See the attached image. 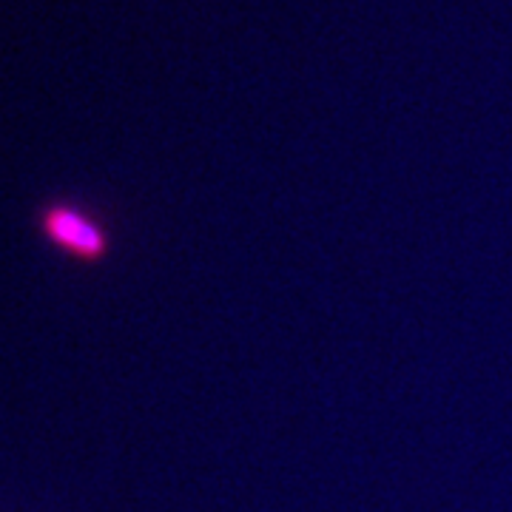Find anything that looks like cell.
<instances>
[{
    "label": "cell",
    "instance_id": "1",
    "mask_svg": "<svg viewBox=\"0 0 512 512\" xmlns=\"http://www.w3.org/2000/svg\"><path fill=\"white\" fill-rule=\"evenodd\" d=\"M43 231L55 245L66 248L69 254L80 256V259H100V256H106V248H109L106 231L69 205H52L43 214Z\"/></svg>",
    "mask_w": 512,
    "mask_h": 512
}]
</instances>
